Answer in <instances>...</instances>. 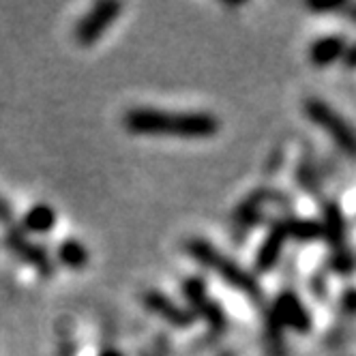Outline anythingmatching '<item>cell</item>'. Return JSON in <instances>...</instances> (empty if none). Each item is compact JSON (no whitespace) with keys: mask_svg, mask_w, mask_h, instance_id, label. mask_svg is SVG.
<instances>
[{"mask_svg":"<svg viewBox=\"0 0 356 356\" xmlns=\"http://www.w3.org/2000/svg\"><path fill=\"white\" fill-rule=\"evenodd\" d=\"M127 131L138 136H176L185 140L211 138L219 131V118L211 112H168L134 108L124 114Z\"/></svg>","mask_w":356,"mask_h":356,"instance_id":"obj_1","label":"cell"},{"mask_svg":"<svg viewBox=\"0 0 356 356\" xmlns=\"http://www.w3.org/2000/svg\"><path fill=\"white\" fill-rule=\"evenodd\" d=\"M185 249L200 266H204L207 270L215 273L221 282H225L230 288L238 290L241 294L249 296L251 300H262V288L256 282V277H253L251 273H247L234 260L227 258L225 253H221L217 247H213L209 241L189 238Z\"/></svg>","mask_w":356,"mask_h":356,"instance_id":"obj_2","label":"cell"},{"mask_svg":"<svg viewBox=\"0 0 356 356\" xmlns=\"http://www.w3.org/2000/svg\"><path fill=\"white\" fill-rule=\"evenodd\" d=\"M322 227H324V241L330 247V264L339 275H352L354 258L348 247V232H346V219L341 209L335 202H326L322 209Z\"/></svg>","mask_w":356,"mask_h":356,"instance_id":"obj_3","label":"cell"},{"mask_svg":"<svg viewBox=\"0 0 356 356\" xmlns=\"http://www.w3.org/2000/svg\"><path fill=\"white\" fill-rule=\"evenodd\" d=\"M302 112L309 116L314 124H318L322 131H326L333 142L350 157H356V131L346 122L343 116H339L328 104H324L322 99H307L302 106Z\"/></svg>","mask_w":356,"mask_h":356,"instance_id":"obj_4","label":"cell"},{"mask_svg":"<svg viewBox=\"0 0 356 356\" xmlns=\"http://www.w3.org/2000/svg\"><path fill=\"white\" fill-rule=\"evenodd\" d=\"M183 296L189 305V309L193 316L197 314L200 318H204V322L213 330H225L227 328V318L225 312L219 302H215L207 290V284L200 277H189L183 282Z\"/></svg>","mask_w":356,"mask_h":356,"instance_id":"obj_5","label":"cell"},{"mask_svg":"<svg viewBox=\"0 0 356 356\" xmlns=\"http://www.w3.org/2000/svg\"><path fill=\"white\" fill-rule=\"evenodd\" d=\"M5 247L13 253L17 260H22L24 264L35 268L41 277L47 279V277L54 275V262L47 256V251L41 245L29 241L26 234H24L19 227L13 225L5 232Z\"/></svg>","mask_w":356,"mask_h":356,"instance_id":"obj_6","label":"cell"},{"mask_svg":"<svg viewBox=\"0 0 356 356\" xmlns=\"http://www.w3.org/2000/svg\"><path fill=\"white\" fill-rule=\"evenodd\" d=\"M122 5L120 3H112V0H106V3L95 5L75 26V41L80 45H92L97 43L104 33L116 22V17L120 15Z\"/></svg>","mask_w":356,"mask_h":356,"instance_id":"obj_7","label":"cell"},{"mask_svg":"<svg viewBox=\"0 0 356 356\" xmlns=\"http://www.w3.org/2000/svg\"><path fill=\"white\" fill-rule=\"evenodd\" d=\"M270 316L279 326H288L300 335H307L312 330V316L292 290H284L275 298Z\"/></svg>","mask_w":356,"mask_h":356,"instance_id":"obj_8","label":"cell"},{"mask_svg":"<svg viewBox=\"0 0 356 356\" xmlns=\"http://www.w3.org/2000/svg\"><path fill=\"white\" fill-rule=\"evenodd\" d=\"M142 300H144V307L150 314L159 316L163 322H168L174 328H189L195 322V316L191 309H185L181 305H176L172 298H168L159 290H146Z\"/></svg>","mask_w":356,"mask_h":356,"instance_id":"obj_9","label":"cell"},{"mask_svg":"<svg viewBox=\"0 0 356 356\" xmlns=\"http://www.w3.org/2000/svg\"><path fill=\"white\" fill-rule=\"evenodd\" d=\"M288 238L290 236H288L286 221H277L268 230L266 238L262 241V245H260V249L256 253V270L260 275L273 270V266L279 262V258H282V251H284Z\"/></svg>","mask_w":356,"mask_h":356,"instance_id":"obj_10","label":"cell"},{"mask_svg":"<svg viewBox=\"0 0 356 356\" xmlns=\"http://www.w3.org/2000/svg\"><path fill=\"white\" fill-rule=\"evenodd\" d=\"M348 54V43L339 35H328L312 43L309 47V60L316 67H328L339 58H346Z\"/></svg>","mask_w":356,"mask_h":356,"instance_id":"obj_11","label":"cell"},{"mask_svg":"<svg viewBox=\"0 0 356 356\" xmlns=\"http://www.w3.org/2000/svg\"><path fill=\"white\" fill-rule=\"evenodd\" d=\"M56 225V211L47 204H35L22 217V227L33 234H47Z\"/></svg>","mask_w":356,"mask_h":356,"instance_id":"obj_12","label":"cell"},{"mask_svg":"<svg viewBox=\"0 0 356 356\" xmlns=\"http://www.w3.org/2000/svg\"><path fill=\"white\" fill-rule=\"evenodd\" d=\"M56 260L71 268V270H82L88 266V249L86 245H82L75 238H65L58 247H56Z\"/></svg>","mask_w":356,"mask_h":356,"instance_id":"obj_13","label":"cell"},{"mask_svg":"<svg viewBox=\"0 0 356 356\" xmlns=\"http://www.w3.org/2000/svg\"><path fill=\"white\" fill-rule=\"evenodd\" d=\"M268 200V191L266 189H258V191H253L243 204L238 207L236 211V225L241 227V230H249V227L256 223L260 219V213H262V207H264V202Z\"/></svg>","mask_w":356,"mask_h":356,"instance_id":"obj_14","label":"cell"},{"mask_svg":"<svg viewBox=\"0 0 356 356\" xmlns=\"http://www.w3.org/2000/svg\"><path fill=\"white\" fill-rule=\"evenodd\" d=\"M286 227H288V236L294 238L296 243H316L324 238V227L316 219H300V217L286 219Z\"/></svg>","mask_w":356,"mask_h":356,"instance_id":"obj_15","label":"cell"},{"mask_svg":"<svg viewBox=\"0 0 356 356\" xmlns=\"http://www.w3.org/2000/svg\"><path fill=\"white\" fill-rule=\"evenodd\" d=\"M298 185L302 187V191H307L312 195H318L320 193V178H318V172L316 168L312 165L309 159H302L300 165H298Z\"/></svg>","mask_w":356,"mask_h":356,"instance_id":"obj_16","label":"cell"},{"mask_svg":"<svg viewBox=\"0 0 356 356\" xmlns=\"http://www.w3.org/2000/svg\"><path fill=\"white\" fill-rule=\"evenodd\" d=\"M341 305V312L348 316H356V288H348L339 300Z\"/></svg>","mask_w":356,"mask_h":356,"instance_id":"obj_17","label":"cell"},{"mask_svg":"<svg viewBox=\"0 0 356 356\" xmlns=\"http://www.w3.org/2000/svg\"><path fill=\"white\" fill-rule=\"evenodd\" d=\"M312 11H318V13H328V11H346V3H309L307 5Z\"/></svg>","mask_w":356,"mask_h":356,"instance_id":"obj_18","label":"cell"},{"mask_svg":"<svg viewBox=\"0 0 356 356\" xmlns=\"http://www.w3.org/2000/svg\"><path fill=\"white\" fill-rule=\"evenodd\" d=\"M11 215H13L11 204H9V202H7L3 195H0V221H3V223L11 221Z\"/></svg>","mask_w":356,"mask_h":356,"instance_id":"obj_19","label":"cell"},{"mask_svg":"<svg viewBox=\"0 0 356 356\" xmlns=\"http://www.w3.org/2000/svg\"><path fill=\"white\" fill-rule=\"evenodd\" d=\"M346 67H350V69H354L356 67V43L348 49V54H346Z\"/></svg>","mask_w":356,"mask_h":356,"instance_id":"obj_20","label":"cell"},{"mask_svg":"<svg viewBox=\"0 0 356 356\" xmlns=\"http://www.w3.org/2000/svg\"><path fill=\"white\" fill-rule=\"evenodd\" d=\"M99 356H122V352H118V350H114V348H108V350H104Z\"/></svg>","mask_w":356,"mask_h":356,"instance_id":"obj_21","label":"cell"},{"mask_svg":"<svg viewBox=\"0 0 356 356\" xmlns=\"http://www.w3.org/2000/svg\"><path fill=\"white\" fill-rule=\"evenodd\" d=\"M346 11H348V15L356 22V5H348V7H346Z\"/></svg>","mask_w":356,"mask_h":356,"instance_id":"obj_22","label":"cell"}]
</instances>
